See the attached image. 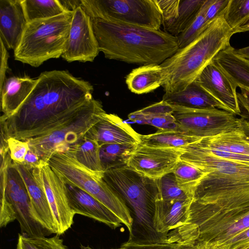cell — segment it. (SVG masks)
<instances>
[{"mask_svg": "<svg viewBox=\"0 0 249 249\" xmlns=\"http://www.w3.org/2000/svg\"><path fill=\"white\" fill-rule=\"evenodd\" d=\"M182 149L179 160L206 173L194 192L191 222L213 239H230L249 228V162L200 139Z\"/></svg>", "mask_w": 249, "mask_h": 249, "instance_id": "6da1fadb", "label": "cell"}, {"mask_svg": "<svg viewBox=\"0 0 249 249\" xmlns=\"http://www.w3.org/2000/svg\"><path fill=\"white\" fill-rule=\"evenodd\" d=\"M93 87L67 71L41 73L27 98L12 116L0 118L7 138L40 127L91 99Z\"/></svg>", "mask_w": 249, "mask_h": 249, "instance_id": "7a4b0ae2", "label": "cell"}, {"mask_svg": "<svg viewBox=\"0 0 249 249\" xmlns=\"http://www.w3.org/2000/svg\"><path fill=\"white\" fill-rule=\"evenodd\" d=\"M91 19L99 51L107 59L141 66L160 65L179 49L177 37L161 29Z\"/></svg>", "mask_w": 249, "mask_h": 249, "instance_id": "3957f363", "label": "cell"}, {"mask_svg": "<svg viewBox=\"0 0 249 249\" xmlns=\"http://www.w3.org/2000/svg\"><path fill=\"white\" fill-rule=\"evenodd\" d=\"M103 179L122 197L130 213L132 225L126 242H167L154 227L156 201L160 197L157 179L141 175L126 165L104 171Z\"/></svg>", "mask_w": 249, "mask_h": 249, "instance_id": "277c9868", "label": "cell"}, {"mask_svg": "<svg viewBox=\"0 0 249 249\" xmlns=\"http://www.w3.org/2000/svg\"><path fill=\"white\" fill-rule=\"evenodd\" d=\"M233 34L223 14L194 41L178 49L160 64L165 92L181 90L195 81L220 52L231 46L230 40Z\"/></svg>", "mask_w": 249, "mask_h": 249, "instance_id": "5b68a950", "label": "cell"}, {"mask_svg": "<svg viewBox=\"0 0 249 249\" xmlns=\"http://www.w3.org/2000/svg\"><path fill=\"white\" fill-rule=\"evenodd\" d=\"M105 113L101 102L92 98L57 119L14 138L26 141L41 162L48 163L56 153L76 151L88 131Z\"/></svg>", "mask_w": 249, "mask_h": 249, "instance_id": "8992f818", "label": "cell"}, {"mask_svg": "<svg viewBox=\"0 0 249 249\" xmlns=\"http://www.w3.org/2000/svg\"><path fill=\"white\" fill-rule=\"evenodd\" d=\"M73 14L70 11L27 23L14 50L15 59L34 67L64 53Z\"/></svg>", "mask_w": 249, "mask_h": 249, "instance_id": "52a82bcc", "label": "cell"}, {"mask_svg": "<svg viewBox=\"0 0 249 249\" xmlns=\"http://www.w3.org/2000/svg\"><path fill=\"white\" fill-rule=\"evenodd\" d=\"M75 151L56 153L48 163L65 183L79 188L107 207L129 232L133 220L125 202L103 179L104 172L93 171L81 164L75 158Z\"/></svg>", "mask_w": 249, "mask_h": 249, "instance_id": "ba28073f", "label": "cell"}, {"mask_svg": "<svg viewBox=\"0 0 249 249\" xmlns=\"http://www.w3.org/2000/svg\"><path fill=\"white\" fill-rule=\"evenodd\" d=\"M0 155V227H5L17 220L24 235H49L35 218L25 183L13 165L9 151Z\"/></svg>", "mask_w": 249, "mask_h": 249, "instance_id": "9c48e42d", "label": "cell"}, {"mask_svg": "<svg viewBox=\"0 0 249 249\" xmlns=\"http://www.w3.org/2000/svg\"><path fill=\"white\" fill-rule=\"evenodd\" d=\"M80 6L91 18L154 30L162 26L161 14L155 0H80Z\"/></svg>", "mask_w": 249, "mask_h": 249, "instance_id": "30bf717a", "label": "cell"}, {"mask_svg": "<svg viewBox=\"0 0 249 249\" xmlns=\"http://www.w3.org/2000/svg\"><path fill=\"white\" fill-rule=\"evenodd\" d=\"M172 107L178 131L190 136L212 137L242 127L240 118L222 109Z\"/></svg>", "mask_w": 249, "mask_h": 249, "instance_id": "8fae6325", "label": "cell"}, {"mask_svg": "<svg viewBox=\"0 0 249 249\" xmlns=\"http://www.w3.org/2000/svg\"><path fill=\"white\" fill-rule=\"evenodd\" d=\"M32 174L46 195L57 225V234L62 235L71 227L75 215L70 206L66 184L48 163L41 162L32 169Z\"/></svg>", "mask_w": 249, "mask_h": 249, "instance_id": "7c38bea8", "label": "cell"}, {"mask_svg": "<svg viewBox=\"0 0 249 249\" xmlns=\"http://www.w3.org/2000/svg\"><path fill=\"white\" fill-rule=\"evenodd\" d=\"M73 11L66 49L61 56L68 62H93L100 51L91 18L80 5Z\"/></svg>", "mask_w": 249, "mask_h": 249, "instance_id": "4fadbf2b", "label": "cell"}, {"mask_svg": "<svg viewBox=\"0 0 249 249\" xmlns=\"http://www.w3.org/2000/svg\"><path fill=\"white\" fill-rule=\"evenodd\" d=\"M183 151L182 148L152 147L139 143L126 166L141 175L158 179L173 172Z\"/></svg>", "mask_w": 249, "mask_h": 249, "instance_id": "5bb4252c", "label": "cell"}, {"mask_svg": "<svg viewBox=\"0 0 249 249\" xmlns=\"http://www.w3.org/2000/svg\"><path fill=\"white\" fill-rule=\"evenodd\" d=\"M196 81L230 112L242 116L236 86L213 61L203 69Z\"/></svg>", "mask_w": 249, "mask_h": 249, "instance_id": "9a60e30c", "label": "cell"}, {"mask_svg": "<svg viewBox=\"0 0 249 249\" xmlns=\"http://www.w3.org/2000/svg\"><path fill=\"white\" fill-rule=\"evenodd\" d=\"M141 134L114 114L105 113L85 137L98 142L101 146L112 143H140Z\"/></svg>", "mask_w": 249, "mask_h": 249, "instance_id": "2e32d148", "label": "cell"}, {"mask_svg": "<svg viewBox=\"0 0 249 249\" xmlns=\"http://www.w3.org/2000/svg\"><path fill=\"white\" fill-rule=\"evenodd\" d=\"M65 184L70 206L75 214L92 218L113 229L121 226V220L103 203L79 188Z\"/></svg>", "mask_w": 249, "mask_h": 249, "instance_id": "e0dca14e", "label": "cell"}, {"mask_svg": "<svg viewBox=\"0 0 249 249\" xmlns=\"http://www.w3.org/2000/svg\"><path fill=\"white\" fill-rule=\"evenodd\" d=\"M13 163L25 183L36 220L51 234H57V225L46 195L36 182L33 169L22 163L13 161Z\"/></svg>", "mask_w": 249, "mask_h": 249, "instance_id": "ac0fdd59", "label": "cell"}, {"mask_svg": "<svg viewBox=\"0 0 249 249\" xmlns=\"http://www.w3.org/2000/svg\"><path fill=\"white\" fill-rule=\"evenodd\" d=\"M27 23L21 0H0V36L6 47L16 49Z\"/></svg>", "mask_w": 249, "mask_h": 249, "instance_id": "d6986e66", "label": "cell"}, {"mask_svg": "<svg viewBox=\"0 0 249 249\" xmlns=\"http://www.w3.org/2000/svg\"><path fill=\"white\" fill-rule=\"evenodd\" d=\"M193 200H164L159 197L156 201L154 221L157 232L167 239L170 231L184 224Z\"/></svg>", "mask_w": 249, "mask_h": 249, "instance_id": "ffe728a7", "label": "cell"}, {"mask_svg": "<svg viewBox=\"0 0 249 249\" xmlns=\"http://www.w3.org/2000/svg\"><path fill=\"white\" fill-rule=\"evenodd\" d=\"M162 100L171 106L198 109L216 108L229 112L196 80L181 90L165 92Z\"/></svg>", "mask_w": 249, "mask_h": 249, "instance_id": "44dd1931", "label": "cell"}, {"mask_svg": "<svg viewBox=\"0 0 249 249\" xmlns=\"http://www.w3.org/2000/svg\"><path fill=\"white\" fill-rule=\"evenodd\" d=\"M37 79L28 76H11L6 78L0 88V118L13 115L24 102L33 89Z\"/></svg>", "mask_w": 249, "mask_h": 249, "instance_id": "7402d4cb", "label": "cell"}, {"mask_svg": "<svg viewBox=\"0 0 249 249\" xmlns=\"http://www.w3.org/2000/svg\"><path fill=\"white\" fill-rule=\"evenodd\" d=\"M173 111L172 106L161 100L130 113L128 118L134 123L150 125L159 130L178 131V125L173 115Z\"/></svg>", "mask_w": 249, "mask_h": 249, "instance_id": "603a6c76", "label": "cell"}, {"mask_svg": "<svg viewBox=\"0 0 249 249\" xmlns=\"http://www.w3.org/2000/svg\"><path fill=\"white\" fill-rule=\"evenodd\" d=\"M230 46L220 52L213 61L236 87L249 89V60L238 55Z\"/></svg>", "mask_w": 249, "mask_h": 249, "instance_id": "cb8c5ba5", "label": "cell"}, {"mask_svg": "<svg viewBox=\"0 0 249 249\" xmlns=\"http://www.w3.org/2000/svg\"><path fill=\"white\" fill-rule=\"evenodd\" d=\"M164 79L162 67L159 64L142 65L126 76L128 89L138 94L150 92L162 86Z\"/></svg>", "mask_w": 249, "mask_h": 249, "instance_id": "d4e9b609", "label": "cell"}, {"mask_svg": "<svg viewBox=\"0 0 249 249\" xmlns=\"http://www.w3.org/2000/svg\"><path fill=\"white\" fill-rule=\"evenodd\" d=\"M200 141L213 149L249 156V142L243 126L216 135L202 138Z\"/></svg>", "mask_w": 249, "mask_h": 249, "instance_id": "484cf974", "label": "cell"}, {"mask_svg": "<svg viewBox=\"0 0 249 249\" xmlns=\"http://www.w3.org/2000/svg\"><path fill=\"white\" fill-rule=\"evenodd\" d=\"M201 139L178 131L159 130L151 134L141 135L140 143L152 147L180 149Z\"/></svg>", "mask_w": 249, "mask_h": 249, "instance_id": "4316f807", "label": "cell"}, {"mask_svg": "<svg viewBox=\"0 0 249 249\" xmlns=\"http://www.w3.org/2000/svg\"><path fill=\"white\" fill-rule=\"evenodd\" d=\"M21 4L27 23L70 11L58 0H21Z\"/></svg>", "mask_w": 249, "mask_h": 249, "instance_id": "83f0119b", "label": "cell"}, {"mask_svg": "<svg viewBox=\"0 0 249 249\" xmlns=\"http://www.w3.org/2000/svg\"><path fill=\"white\" fill-rule=\"evenodd\" d=\"M138 144L112 143L101 146L100 157L104 172L126 165L130 156Z\"/></svg>", "mask_w": 249, "mask_h": 249, "instance_id": "f1b7e54d", "label": "cell"}, {"mask_svg": "<svg viewBox=\"0 0 249 249\" xmlns=\"http://www.w3.org/2000/svg\"><path fill=\"white\" fill-rule=\"evenodd\" d=\"M223 15L234 34L248 32L249 0H229Z\"/></svg>", "mask_w": 249, "mask_h": 249, "instance_id": "f546056e", "label": "cell"}, {"mask_svg": "<svg viewBox=\"0 0 249 249\" xmlns=\"http://www.w3.org/2000/svg\"><path fill=\"white\" fill-rule=\"evenodd\" d=\"M204 1L205 0H180L178 16L164 28V31L177 37L196 17Z\"/></svg>", "mask_w": 249, "mask_h": 249, "instance_id": "4dcf8cb0", "label": "cell"}, {"mask_svg": "<svg viewBox=\"0 0 249 249\" xmlns=\"http://www.w3.org/2000/svg\"><path fill=\"white\" fill-rule=\"evenodd\" d=\"M173 173L178 186L193 197L195 189L206 173L191 165L179 160Z\"/></svg>", "mask_w": 249, "mask_h": 249, "instance_id": "1f68e13d", "label": "cell"}, {"mask_svg": "<svg viewBox=\"0 0 249 249\" xmlns=\"http://www.w3.org/2000/svg\"><path fill=\"white\" fill-rule=\"evenodd\" d=\"M100 147L97 141L85 136L75 151V158L87 168L95 172H103L100 157Z\"/></svg>", "mask_w": 249, "mask_h": 249, "instance_id": "d6a6232c", "label": "cell"}, {"mask_svg": "<svg viewBox=\"0 0 249 249\" xmlns=\"http://www.w3.org/2000/svg\"><path fill=\"white\" fill-rule=\"evenodd\" d=\"M16 249H68L59 235L52 237H29L18 234Z\"/></svg>", "mask_w": 249, "mask_h": 249, "instance_id": "836d02e7", "label": "cell"}, {"mask_svg": "<svg viewBox=\"0 0 249 249\" xmlns=\"http://www.w3.org/2000/svg\"><path fill=\"white\" fill-rule=\"evenodd\" d=\"M209 0H205L195 19L177 36L179 49L185 47L197 38L209 25L206 24L204 15Z\"/></svg>", "mask_w": 249, "mask_h": 249, "instance_id": "e575fe53", "label": "cell"}, {"mask_svg": "<svg viewBox=\"0 0 249 249\" xmlns=\"http://www.w3.org/2000/svg\"><path fill=\"white\" fill-rule=\"evenodd\" d=\"M160 198L164 200H181L193 199L178 185L173 172L157 179Z\"/></svg>", "mask_w": 249, "mask_h": 249, "instance_id": "d590c367", "label": "cell"}, {"mask_svg": "<svg viewBox=\"0 0 249 249\" xmlns=\"http://www.w3.org/2000/svg\"><path fill=\"white\" fill-rule=\"evenodd\" d=\"M162 16V26L165 28L178 14L180 0H155Z\"/></svg>", "mask_w": 249, "mask_h": 249, "instance_id": "8d00e7d4", "label": "cell"}, {"mask_svg": "<svg viewBox=\"0 0 249 249\" xmlns=\"http://www.w3.org/2000/svg\"><path fill=\"white\" fill-rule=\"evenodd\" d=\"M11 158L13 161L22 163L29 150L28 143L22 140L9 137L7 140Z\"/></svg>", "mask_w": 249, "mask_h": 249, "instance_id": "74e56055", "label": "cell"}, {"mask_svg": "<svg viewBox=\"0 0 249 249\" xmlns=\"http://www.w3.org/2000/svg\"><path fill=\"white\" fill-rule=\"evenodd\" d=\"M229 0H209L204 15L206 24L209 25L216 18L224 13Z\"/></svg>", "mask_w": 249, "mask_h": 249, "instance_id": "f35d334b", "label": "cell"}, {"mask_svg": "<svg viewBox=\"0 0 249 249\" xmlns=\"http://www.w3.org/2000/svg\"><path fill=\"white\" fill-rule=\"evenodd\" d=\"M237 97L241 111L244 114L240 117L243 127L249 131V89L240 88Z\"/></svg>", "mask_w": 249, "mask_h": 249, "instance_id": "ab89813d", "label": "cell"}, {"mask_svg": "<svg viewBox=\"0 0 249 249\" xmlns=\"http://www.w3.org/2000/svg\"><path fill=\"white\" fill-rule=\"evenodd\" d=\"M178 243H162L149 244H137L124 242L121 247L125 249H176L178 247Z\"/></svg>", "mask_w": 249, "mask_h": 249, "instance_id": "60d3db41", "label": "cell"}, {"mask_svg": "<svg viewBox=\"0 0 249 249\" xmlns=\"http://www.w3.org/2000/svg\"><path fill=\"white\" fill-rule=\"evenodd\" d=\"M248 245H249V228L236 235L223 246L229 249H237Z\"/></svg>", "mask_w": 249, "mask_h": 249, "instance_id": "b9f144b4", "label": "cell"}, {"mask_svg": "<svg viewBox=\"0 0 249 249\" xmlns=\"http://www.w3.org/2000/svg\"><path fill=\"white\" fill-rule=\"evenodd\" d=\"M0 40V88L2 87L6 77V72L8 69V53L2 40Z\"/></svg>", "mask_w": 249, "mask_h": 249, "instance_id": "7bdbcfd3", "label": "cell"}, {"mask_svg": "<svg viewBox=\"0 0 249 249\" xmlns=\"http://www.w3.org/2000/svg\"><path fill=\"white\" fill-rule=\"evenodd\" d=\"M22 163L27 167L33 169L40 165L41 162L37 155L29 149Z\"/></svg>", "mask_w": 249, "mask_h": 249, "instance_id": "ee69618b", "label": "cell"}, {"mask_svg": "<svg viewBox=\"0 0 249 249\" xmlns=\"http://www.w3.org/2000/svg\"><path fill=\"white\" fill-rule=\"evenodd\" d=\"M196 245L198 246V249H229L225 246L212 242H200Z\"/></svg>", "mask_w": 249, "mask_h": 249, "instance_id": "f6af8a7d", "label": "cell"}, {"mask_svg": "<svg viewBox=\"0 0 249 249\" xmlns=\"http://www.w3.org/2000/svg\"><path fill=\"white\" fill-rule=\"evenodd\" d=\"M234 51L238 55L249 60V46L238 49H234Z\"/></svg>", "mask_w": 249, "mask_h": 249, "instance_id": "bcb514c9", "label": "cell"}, {"mask_svg": "<svg viewBox=\"0 0 249 249\" xmlns=\"http://www.w3.org/2000/svg\"><path fill=\"white\" fill-rule=\"evenodd\" d=\"M176 249H198V246L197 245L178 244V247Z\"/></svg>", "mask_w": 249, "mask_h": 249, "instance_id": "7dc6e473", "label": "cell"}, {"mask_svg": "<svg viewBox=\"0 0 249 249\" xmlns=\"http://www.w3.org/2000/svg\"><path fill=\"white\" fill-rule=\"evenodd\" d=\"M243 128L245 133L246 138L249 142V131L247 129L244 128L243 127Z\"/></svg>", "mask_w": 249, "mask_h": 249, "instance_id": "c3c4849f", "label": "cell"}, {"mask_svg": "<svg viewBox=\"0 0 249 249\" xmlns=\"http://www.w3.org/2000/svg\"><path fill=\"white\" fill-rule=\"evenodd\" d=\"M80 249H93L91 248L90 247H89V246H84L81 245L80 246Z\"/></svg>", "mask_w": 249, "mask_h": 249, "instance_id": "681fc988", "label": "cell"}, {"mask_svg": "<svg viewBox=\"0 0 249 249\" xmlns=\"http://www.w3.org/2000/svg\"><path fill=\"white\" fill-rule=\"evenodd\" d=\"M237 249H249V245L243 246V247L239 248Z\"/></svg>", "mask_w": 249, "mask_h": 249, "instance_id": "f907efd6", "label": "cell"}, {"mask_svg": "<svg viewBox=\"0 0 249 249\" xmlns=\"http://www.w3.org/2000/svg\"><path fill=\"white\" fill-rule=\"evenodd\" d=\"M125 249V248H124V247H121V248H119V249Z\"/></svg>", "mask_w": 249, "mask_h": 249, "instance_id": "816d5d0a", "label": "cell"}, {"mask_svg": "<svg viewBox=\"0 0 249 249\" xmlns=\"http://www.w3.org/2000/svg\"><path fill=\"white\" fill-rule=\"evenodd\" d=\"M248 32H249V29H248Z\"/></svg>", "mask_w": 249, "mask_h": 249, "instance_id": "f5cc1de1", "label": "cell"}]
</instances>
